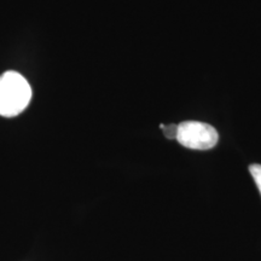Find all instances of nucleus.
Wrapping results in <instances>:
<instances>
[{
	"instance_id": "obj_1",
	"label": "nucleus",
	"mask_w": 261,
	"mask_h": 261,
	"mask_svg": "<svg viewBox=\"0 0 261 261\" xmlns=\"http://www.w3.org/2000/svg\"><path fill=\"white\" fill-rule=\"evenodd\" d=\"M31 98V85L21 74L6 71L0 76V116L19 115L28 107Z\"/></svg>"
},
{
	"instance_id": "obj_4",
	"label": "nucleus",
	"mask_w": 261,
	"mask_h": 261,
	"mask_svg": "<svg viewBox=\"0 0 261 261\" xmlns=\"http://www.w3.org/2000/svg\"><path fill=\"white\" fill-rule=\"evenodd\" d=\"M160 127L163 129V135H165L169 139H177L178 133V125H160Z\"/></svg>"
},
{
	"instance_id": "obj_2",
	"label": "nucleus",
	"mask_w": 261,
	"mask_h": 261,
	"mask_svg": "<svg viewBox=\"0 0 261 261\" xmlns=\"http://www.w3.org/2000/svg\"><path fill=\"white\" fill-rule=\"evenodd\" d=\"M217 129L213 126L201 121H184L178 125V143L188 149L210 150L217 145Z\"/></svg>"
},
{
	"instance_id": "obj_3",
	"label": "nucleus",
	"mask_w": 261,
	"mask_h": 261,
	"mask_svg": "<svg viewBox=\"0 0 261 261\" xmlns=\"http://www.w3.org/2000/svg\"><path fill=\"white\" fill-rule=\"evenodd\" d=\"M249 172L255 181L257 189H259L261 195V165H252L249 167Z\"/></svg>"
}]
</instances>
